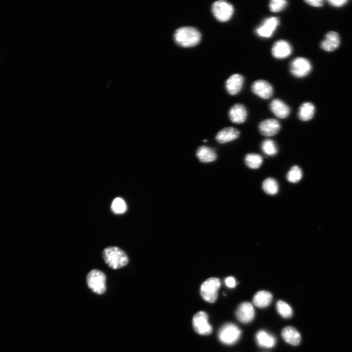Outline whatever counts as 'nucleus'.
I'll use <instances>...</instances> for the list:
<instances>
[{"instance_id":"obj_29","label":"nucleus","mask_w":352,"mask_h":352,"mask_svg":"<svg viewBox=\"0 0 352 352\" xmlns=\"http://www.w3.org/2000/svg\"><path fill=\"white\" fill-rule=\"evenodd\" d=\"M111 209L114 214L121 215L126 212L127 205L125 201L122 199L117 198L113 201Z\"/></svg>"},{"instance_id":"obj_23","label":"nucleus","mask_w":352,"mask_h":352,"mask_svg":"<svg viewBox=\"0 0 352 352\" xmlns=\"http://www.w3.org/2000/svg\"><path fill=\"white\" fill-rule=\"evenodd\" d=\"M315 107L311 102H305L300 107L298 116L303 121H308L312 119L315 115Z\"/></svg>"},{"instance_id":"obj_5","label":"nucleus","mask_w":352,"mask_h":352,"mask_svg":"<svg viewBox=\"0 0 352 352\" xmlns=\"http://www.w3.org/2000/svg\"><path fill=\"white\" fill-rule=\"evenodd\" d=\"M241 335L240 329L235 324L228 323L220 330L218 336L224 344L233 345L238 341Z\"/></svg>"},{"instance_id":"obj_17","label":"nucleus","mask_w":352,"mask_h":352,"mask_svg":"<svg viewBox=\"0 0 352 352\" xmlns=\"http://www.w3.org/2000/svg\"><path fill=\"white\" fill-rule=\"evenodd\" d=\"M340 37L335 32H330L325 36V38L321 43V49L326 51H333L339 46Z\"/></svg>"},{"instance_id":"obj_21","label":"nucleus","mask_w":352,"mask_h":352,"mask_svg":"<svg viewBox=\"0 0 352 352\" xmlns=\"http://www.w3.org/2000/svg\"><path fill=\"white\" fill-rule=\"evenodd\" d=\"M196 156L202 163H208L215 161L217 159V154L212 149L202 146L198 149Z\"/></svg>"},{"instance_id":"obj_3","label":"nucleus","mask_w":352,"mask_h":352,"mask_svg":"<svg viewBox=\"0 0 352 352\" xmlns=\"http://www.w3.org/2000/svg\"><path fill=\"white\" fill-rule=\"evenodd\" d=\"M221 287L220 280L217 278H210L205 281L201 287V295L206 302L213 303L218 298V292Z\"/></svg>"},{"instance_id":"obj_13","label":"nucleus","mask_w":352,"mask_h":352,"mask_svg":"<svg viewBox=\"0 0 352 352\" xmlns=\"http://www.w3.org/2000/svg\"><path fill=\"white\" fill-rule=\"evenodd\" d=\"M236 316L241 322L250 323L253 320L255 316L253 305L249 302L242 303L237 308Z\"/></svg>"},{"instance_id":"obj_18","label":"nucleus","mask_w":352,"mask_h":352,"mask_svg":"<svg viewBox=\"0 0 352 352\" xmlns=\"http://www.w3.org/2000/svg\"><path fill=\"white\" fill-rule=\"evenodd\" d=\"M244 78L239 74L232 75L226 82V87L231 95H236L242 89L244 84Z\"/></svg>"},{"instance_id":"obj_19","label":"nucleus","mask_w":352,"mask_h":352,"mask_svg":"<svg viewBox=\"0 0 352 352\" xmlns=\"http://www.w3.org/2000/svg\"><path fill=\"white\" fill-rule=\"evenodd\" d=\"M282 336L288 343L294 345H298L301 341V335L299 331L291 326L285 328L282 331Z\"/></svg>"},{"instance_id":"obj_15","label":"nucleus","mask_w":352,"mask_h":352,"mask_svg":"<svg viewBox=\"0 0 352 352\" xmlns=\"http://www.w3.org/2000/svg\"><path fill=\"white\" fill-rule=\"evenodd\" d=\"M270 109L278 118L285 119L290 114L291 109L285 102L279 99H274L270 103Z\"/></svg>"},{"instance_id":"obj_10","label":"nucleus","mask_w":352,"mask_h":352,"mask_svg":"<svg viewBox=\"0 0 352 352\" xmlns=\"http://www.w3.org/2000/svg\"><path fill=\"white\" fill-rule=\"evenodd\" d=\"M293 49L289 43L284 40L276 42L271 49L273 56L276 59H285L291 55Z\"/></svg>"},{"instance_id":"obj_20","label":"nucleus","mask_w":352,"mask_h":352,"mask_svg":"<svg viewBox=\"0 0 352 352\" xmlns=\"http://www.w3.org/2000/svg\"><path fill=\"white\" fill-rule=\"evenodd\" d=\"M256 340L259 346L265 348H271L276 344L275 337L266 331L261 330L256 335Z\"/></svg>"},{"instance_id":"obj_30","label":"nucleus","mask_w":352,"mask_h":352,"mask_svg":"<svg viewBox=\"0 0 352 352\" xmlns=\"http://www.w3.org/2000/svg\"><path fill=\"white\" fill-rule=\"evenodd\" d=\"M287 5L285 0H272L269 2L270 11L272 13H279L284 10Z\"/></svg>"},{"instance_id":"obj_25","label":"nucleus","mask_w":352,"mask_h":352,"mask_svg":"<svg viewBox=\"0 0 352 352\" xmlns=\"http://www.w3.org/2000/svg\"><path fill=\"white\" fill-rule=\"evenodd\" d=\"M262 188L268 195H276L279 191V185L277 182L272 178L266 179L263 183Z\"/></svg>"},{"instance_id":"obj_2","label":"nucleus","mask_w":352,"mask_h":352,"mask_svg":"<svg viewBox=\"0 0 352 352\" xmlns=\"http://www.w3.org/2000/svg\"><path fill=\"white\" fill-rule=\"evenodd\" d=\"M102 254L105 263L114 269L125 266L129 262L126 253L117 247H108L104 250Z\"/></svg>"},{"instance_id":"obj_8","label":"nucleus","mask_w":352,"mask_h":352,"mask_svg":"<svg viewBox=\"0 0 352 352\" xmlns=\"http://www.w3.org/2000/svg\"><path fill=\"white\" fill-rule=\"evenodd\" d=\"M193 326L195 331L201 335H209L213 331L208 321V316L204 312H199L194 316Z\"/></svg>"},{"instance_id":"obj_26","label":"nucleus","mask_w":352,"mask_h":352,"mask_svg":"<svg viewBox=\"0 0 352 352\" xmlns=\"http://www.w3.org/2000/svg\"><path fill=\"white\" fill-rule=\"evenodd\" d=\"M261 149L263 153L268 156H273L278 153V148L273 140L267 139L263 141L261 145Z\"/></svg>"},{"instance_id":"obj_27","label":"nucleus","mask_w":352,"mask_h":352,"mask_svg":"<svg viewBox=\"0 0 352 352\" xmlns=\"http://www.w3.org/2000/svg\"><path fill=\"white\" fill-rule=\"evenodd\" d=\"M303 177L302 169L298 166L292 167L287 174L286 178L291 183L297 184L300 182Z\"/></svg>"},{"instance_id":"obj_12","label":"nucleus","mask_w":352,"mask_h":352,"mask_svg":"<svg viewBox=\"0 0 352 352\" xmlns=\"http://www.w3.org/2000/svg\"><path fill=\"white\" fill-rule=\"evenodd\" d=\"M251 90L255 95L265 100L270 98L273 93L271 84L263 80L254 82L251 86Z\"/></svg>"},{"instance_id":"obj_4","label":"nucleus","mask_w":352,"mask_h":352,"mask_svg":"<svg viewBox=\"0 0 352 352\" xmlns=\"http://www.w3.org/2000/svg\"><path fill=\"white\" fill-rule=\"evenodd\" d=\"M106 277L104 273L98 269L92 270L87 277L88 287L99 295H102L106 291Z\"/></svg>"},{"instance_id":"obj_14","label":"nucleus","mask_w":352,"mask_h":352,"mask_svg":"<svg viewBox=\"0 0 352 352\" xmlns=\"http://www.w3.org/2000/svg\"><path fill=\"white\" fill-rule=\"evenodd\" d=\"M229 115L232 122L240 124L246 121L248 117V112L244 105L237 103L231 108Z\"/></svg>"},{"instance_id":"obj_6","label":"nucleus","mask_w":352,"mask_h":352,"mask_svg":"<svg viewBox=\"0 0 352 352\" xmlns=\"http://www.w3.org/2000/svg\"><path fill=\"white\" fill-rule=\"evenodd\" d=\"M212 10L216 18L221 22L229 21L234 13L233 6L223 0L215 2L213 5Z\"/></svg>"},{"instance_id":"obj_9","label":"nucleus","mask_w":352,"mask_h":352,"mask_svg":"<svg viewBox=\"0 0 352 352\" xmlns=\"http://www.w3.org/2000/svg\"><path fill=\"white\" fill-rule=\"evenodd\" d=\"M279 24L278 18L271 17L266 19L255 30L256 34L262 38H269L272 36L274 32Z\"/></svg>"},{"instance_id":"obj_1","label":"nucleus","mask_w":352,"mask_h":352,"mask_svg":"<svg viewBox=\"0 0 352 352\" xmlns=\"http://www.w3.org/2000/svg\"><path fill=\"white\" fill-rule=\"evenodd\" d=\"M174 40L179 45L185 48L198 45L201 40L200 33L195 28L184 27L178 29L174 34Z\"/></svg>"},{"instance_id":"obj_22","label":"nucleus","mask_w":352,"mask_h":352,"mask_svg":"<svg viewBox=\"0 0 352 352\" xmlns=\"http://www.w3.org/2000/svg\"><path fill=\"white\" fill-rule=\"evenodd\" d=\"M272 301V296L269 292L262 291L256 293L254 296L253 303L255 306L263 308L269 306Z\"/></svg>"},{"instance_id":"obj_28","label":"nucleus","mask_w":352,"mask_h":352,"mask_svg":"<svg viewBox=\"0 0 352 352\" xmlns=\"http://www.w3.org/2000/svg\"><path fill=\"white\" fill-rule=\"evenodd\" d=\"M276 308L279 314L285 318H289L293 316V310L291 307L284 301L277 302Z\"/></svg>"},{"instance_id":"obj_31","label":"nucleus","mask_w":352,"mask_h":352,"mask_svg":"<svg viewBox=\"0 0 352 352\" xmlns=\"http://www.w3.org/2000/svg\"><path fill=\"white\" fill-rule=\"evenodd\" d=\"M348 1H347V0H336V1H335V0H330V1H328V3L331 6L337 8L343 6Z\"/></svg>"},{"instance_id":"obj_33","label":"nucleus","mask_w":352,"mask_h":352,"mask_svg":"<svg viewBox=\"0 0 352 352\" xmlns=\"http://www.w3.org/2000/svg\"><path fill=\"white\" fill-rule=\"evenodd\" d=\"M305 2L314 7H321L324 4V1L322 0H317V1H312V0H308Z\"/></svg>"},{"instance_id":"obj_7","label":"nucleus","mask_w":352,"mask_h":352,"mask_svg":"<svg viewBox=\"0 0 352 352\" xmlns=\"http://www.w3.org/2000/svg\"><path fill=\"white\" fill-rule=\"evenodd\" d=\"M312 66L307 59L298 57L290 64V72L296 78H302L308 75L311 71Z\"/></svg>"},{"instance_id":"obj_24","label":"nucleus","mask_w":352,"mask_h":352,"mask_svg":"<svg viewBox=\"0 0 352 352\" xmlns=\"http://www.w3.org/2000/svg\"><path fill=\"white\" fill-rule=\"evenodd\" d=\"M245 163L249 168L256 169L259 168L262 165L263 159L259 154L250 153L246 156Z\"/></svg>"},{"instance_id":"obj_32","label":"nucleus","mask_w":352,"mask_h":352,"mask_svg":"<svg viewBox=\"0 0 352 352\" xmlns=\"http://www.w3.org/2000/svg\"><path fill=\"white\" fill-rule=\"evenodd\" d=\"M225 284L230 288H235L236 286V282L233 277H229L225 279Z\"/></svg>"},{"instance_id":"obj_16","label":"nucleus","mask_w":352,"mask_h":352,"mask_svg":"<svg viewBox=\"0 0 352 352\" xmlns=\"http://www.w3.org/2000/svg\"><path fill=\"white\" fill-rule=\"evenodd\" d=\"M239 131L233 127L225 128L220 131L216 136V139L221 144L232 142L238 138L240 136Z\"/></svg>"},{"instance_id":"obj_11","label":"nucleus","mask_w":352,"mask_h":352,"mask_svg":"<svg viewBox=\"0 0 352 352\" xmlns=\"http://www.w3.org/2000/svg\"><path fill=\"white\" fill-rule=\"evenodd\" d=\"M281 126L279 122L273 118L265 119L259 125L260 133L265 136L270 137L276 135L279 132Z\"/></svg>"}]
</instances>
